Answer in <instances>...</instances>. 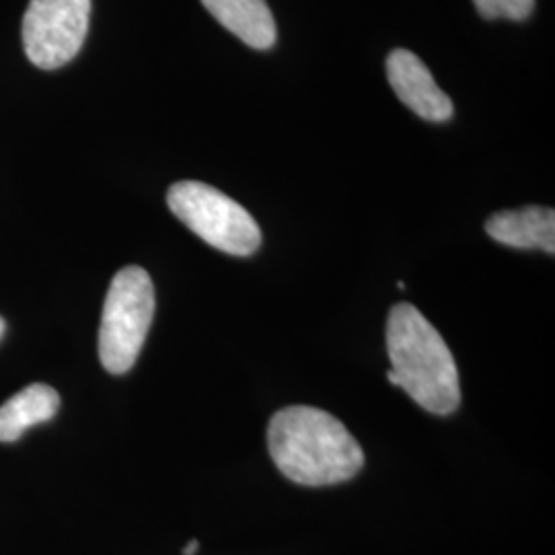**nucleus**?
I'll return each instance as SVG.
<instances>
[{"label": "nucleus", "mask_w": 555, "mask_h": 555, "mask_svg": "<svg viewBox=\"0 0 555 555\" xmlns=\"http://www.w3.org/2000/svg\"><path fill=\"white\" fill-rule=\"evenodd\" d=\"M167 206L192 233L222 254L247 258L261 245L256 219L238 202L208 183H173L167 192Z\"/></svg>", "instance_id": "obj_4"}, {"label": "nucleus", "mask_w": 555, "mask_h": 555, "mask_svg": "<svg viewBox=\"0 0 555 555\" xmlns=\"http://www.w3.org/2000/svg\"><path fill=\"white\" fill-rule=\"evenodd\" d=\"M387 378L430 414L449 416L461 403L455 358L437 327L410 302H399L387 319Z\"/></svg>", "instance_id": "obj_2"}, {"label": "nucleus", "mask_w": 555, "mask_h": 555, "mask_svg": "<svg viewBox=\"0 0 555 555\" xmlns=\"http://www.w3.org/2000/svg\"><path fill=\"white\" fill-rule=\"evenodd\" d=\"M155 318V286L140 266H126L112 280L100 327V360L112 375L128 373Z\"/></svg>", "instance_id": "obj_3"}, {"label": "nucleus", "mask_w": 555, "mask_h": 555, "mask_svg": "<svg viewBox=\"0 0 555 555\" xmlns=\"http://www.w3.org/2000/svg\"><path fill=\"white\" fill-rule=\"evenodd\" d=\"M59 391L50 385L34 383L0 405V442H15L27 428L56 416Z\"/></svg>", "instance_id": "obj_9"}, {"label": "nucleus", "mask_w": 555, "mask_h": 555, "mask_svg": "<svg viewBox=\"0 0 555 555\" xmlns=\"http://www.w3.org/2000/svg\"><path fill=\"white\" fill-rule=\"evenodd\" d=\"M4 330H7V323H4V319L0 318V339L4 336Z\"/></svg>", "instance_id": "obj_12"}, {"label": "nucleus", "mask_w": 555, "mask_h": 555, "mask_svg": "<svg viewBox=\"0 0 555 555\" xmlns=\"http://www.w3.org/2000/svg\"><path fill=\"white\" fill-rule=\"evenodd\" d=\"M490 237L515 249H541L555 254V212L545 206L502 210L486 222Z\"/></svg>", "instance_id": "obj_7"}, {"label": "nucleus", "mask_w": 555, "mask_h": 555, "mask_svg": "<svg viewBox=\"0 0 555 555\" xmlns=\"http://www.w3.org/2000/svg\"><path fill=\"white\" fill-rule=\"evenodd\" d=\"M199 550V543L196 539H192L185 547H183V555H194Z\"/></svg>", "instance_id": "obj_11"}, {"label": "nucleus", "mask_w": 555, "mask_h": 555, "mask_svg": "<svg viewBox=\"0 0 555 555\" xmlns=\"http://www.w3.org/2000/svg\"><path fill=\"white\" fill-rule=\"evenodd\" d=\"M387 79L397 98L428 121L453 118V101L440 89L428 66L414 52L397 48L387 59Z\"/></svg>", "instance_id": "obj_6"}, {"label": "nucleus", "mask_w": 555, "mask_h": 555, "mask_svg": "<svg viewBox=\"0 0 555 555\" xmlns=\"http://www.w3.org/2000/svg\"><path fill=\"white\" fill-rule=\"evenodd\" d=\"M206 11L249 48L270 50L278 38L276 21L266 0H199Z\"/></svg>", "instance_id": "obj_8"}, {"label": "nucleus", "mask_w": 555, "mask_h": 555, "mask_svg": "<svg viewBox=\"0 0 555 555\" xmlns=\"http://www.w3.org/2000/svg\"><path fill=\"white\" fill-rule=\"evenodd\" d=\"M91 0H29L23 17V50L41 70L77 59L87 40Z\"/></svg>", "instance_id": "obj_5"}, {"label": "nucleus", "mask_w": 555, "mask_h": 555, "mask_svg": "<svg viewBox=\"0 0 555 555\" xmlns=\"http://www.w3.org/2000/svg\"><path fill=\"white\" fill-rule=\"evenodd\" d=\"M483 20L525 21L531 17L535 0H474Z\"/></svg>", "instance_id": "obj_10"}, {"label": "nucleus", "mask_w": 555, "mask_h": 555, "mask_svg": "<svg viewBox=\"0 0 555 555\" xmlns=\"http://www.w3.org/2000/svg\"><path fill=\"white\" fill-rule=\"evenodd\" d=\"M268 449L278 469L300 486H334L364 467L357 438L337 417L309 405L280 410L268 426Z\"/></svg>", "instance_id": "obj_1"}]
</instances>
